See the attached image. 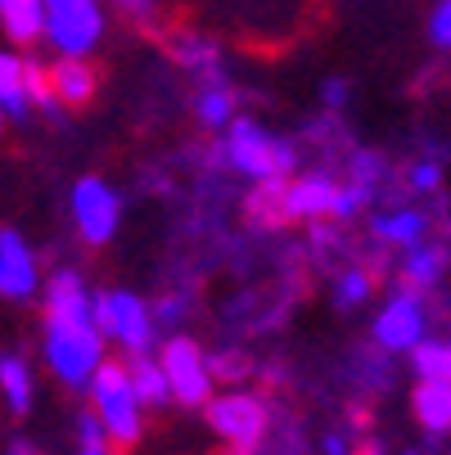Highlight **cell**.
I'll list each match as a JSON object with an SVG mask.
<instances>
[{
	"label": "cell",
	"mask_w": 451,
	"mask_h": 455,
	"mask_svg": "<svg viewBox=\"0 0 451 455\" xmlns=\"http://www.w3.org/2000/svg\"><path fill=\"white\" fill-rule=\"evenodd\" d=\"M167 50H172V59L181 63V68L199 73L204 82L217 77V45H213L208 36H199V32H181V36H172Z\"/></svg>",
	"instance_id": "cell-15"
},
{
	"label": "cell",
	"mask_w": 451,
	"mask_h": 455,
	"mask_svg": "<svg viewBox=\"0 0 451 455\" xmlns=\"http://www.w3.org/2000/svg\"><path fill=\"white\" fill-rule=\"evenodd\" d=\"M411 406L429 433H451V383H420Z\"/></svg>",
	"instance_id": "cell-14"
},
{
	"label": "cell",
	"mask_w": 451,
	"mask_h": 455,
	"mask_svg": "<svg viewBox=\"0 0 451 455\" xmlns=\"http://www.w3.org/2000/svg\"><path fill=\"white\" fill-rule=\"evenodd\" d=\"M226 158L235 172L253 176V180H285L294 172V149L276 136H267L257 122L239 117L230 122V140H226Z\"/></svg>",
	"instance_id": "cell-4"
},
{
	"label": "cell",
	"mask_w": 451,
	"mask_h": 455,
	"mask_svg": "<svg viewBox=\"0 0 451 455\" xmlns=\"http://www.w3.org/2000/svg\"><path fill=\"white\" fill-rule=\"evenodd\" d=\"M370 226H374V235L383 243H398V248H415L424 239V217L420 212H383Z\"/></svg>",
	"instance_id": "cell-21"
},
{
	"label": "cell",
	"mask_w": 451,
	"mask_h": 455,
	"mask_svg": "<svg viewBox=\"0 0 451 455\" xmlns=\"http://www.w3.org/2000/svg\"><path fill=\"white\" fill-rule=\"evenodd\" d=\"M91 397H95V419L117 446H132L141 437V397L126 379V365L100 361L91 374Z\"/></svg>",
	"instance_id": "cell-2"
},
{
	"label": "cell",
	"mask_w": 451,
	"mask_h": 455,
	"mask_svg": "<svg viewBox=\"0 0 451 455\" xmlns=\"http://www.w3.org/2000/svg\"><path fill=\"white\" fill-rule=\"evenodd\" d=\"M429 36L438 50H451V0H438L429 14Z\"/></svg>",
	"instance_id": "cell-26"
},
{
	"label": "cell",
	"mask_w": 451,
	"mask_h": 455,
	"mask_svg": "<svg viewBox=\"0 0 451 455\" xmlns=\"http://www.w3.org/2000/svg\"><path fill=\"white\" fill-rule=\"evenodd\" d=\"M14 455H23V451H14Z\"/></svg>",
	"instance_id": "cell-33"
},
{
	"label": "cell",
	"mask_w": 451,
	"mask_h": 455,
	"mask_svg": "<svg viewBox=\"0 0 451 455\" xmlns=\"http://www.w3.org/2000/svg\"><path fill=\"white\" fill-rule=\"evenodd\" d=\"M326 455H352V451H348V437L330 433V437H326Z\"/></svg>",
	"instance_id": "cell-31"
},
{
	"label": "cell",
	"mask_w": 451,
	"mask_h": 455,
	"mask_svg": "<svg viewBox=\"0 0 451 455\" xmlns=\"http://www.w3.org/2000/svg\"><path fill=\"white\" fill-rule=\"evenodd\" d=\"M113 5H117V10H126L132 19H145V14L154 10V0H113Z\"/></svg>",
	"instance_id": "cell-29"
},
{
	"label": "cell",
	"mask_w": 451,
	"mask_h": 455,
	"mask_svg": "<svg viewBox=\"0 0 451 455\" xmlns=\"http://www.w3.org/2000/svg\"><path fill=\"white\" fill-rule=\"evenodd\" d=\"M374 339L389 352H411L415 343H424V302H420V293L407 289L383 307L379 320H374Z\"/></svg>",
	"instance_id": "cell-9"
},
{
	"label": "cell",
	"mask_w": 451,
	"mask_h": 455,
	"mask_svg": "<svg viewBox=\"0 0 451 455\" xmlns=\"http://www.w3.org/2000/svg\"><path fill=\"white\" fill-rule=\"evenodd\" d=\"M415 374L424 383H451V343H415Z\"/></svg>",
	"instance_id": "cell-23"
},
{
	"label": "cell",
	"mask_w": 451,
	"mask_h": 455,
	"mask_svg": "<svg viewBox=\"0 0 451 455\" xmlns=\"http://www.w3.org/2000/svg\"><path fill=\"white\" fill-rule=\"evenodd\" d=\"M77 433H82V451H77V455H109V446H104V424H100L95 415H86V419L77 424Z\"/></svg>",
	"instance_id": "cell-27"
},
{
	"label": "cell",
	"mask_w": 451,
	"mask_h": 455,
	"mask_svg": "<svg viewBox=\"0 0 451 455\" xmlns=\"http://www.w3.org/2000/svg\"><path fill=\"white\" fill-rule=\"evenodd\" d=\"M370 289H374V275H370V271H361V267H352V271H343V275H339L334 298H339V307H357V302H366V298H370Z\"/></svg>",
	"instance_id": "cell-25"
},
{
	"label": "cell",
	"mask_w": 451,
	"mask_h": 455,
	"mask_svg": "<svg viewBox=\"0 0 451 455\" xmlns=\"http://www.w3.org/2000/svg\"><path fill=\"white\" fill-rule=\"evenodd\" d=\"M95 330L113 343H122L126 352H145L154 343V320H149V307L132 293H100L95 298Z\"/></svg>",
	"instance_id": "cell-6"
},
{
	"label": "cell",
	"mask_w": 451,
	"mask_h": 455,
	"mask_svg": "<svg viewBox=\"0 0 451 455\" xmlns=\"http://www.w3.org/2000/svg\"><path fill=\"white\" fill-rule=\"evenodd\" d=\"M50 73V86H54V100L63 104V108H86L91 100H95V86H100V77H95V68L86 59H68L63 54L54 68H45Z\"/></svg>",
	"instance_id": "cell-12"
},
{
	"label": "cell",
	"mask_w": 451,
	"mask_h": 455,
	"mask_svg": "<svg viewBox=\"0 0 451 455\" xmlns=\"http://www.w3.org/2000/svg\"><path fill=\"white\" fill-rule=\"evenodd\" d=\"M95 298L73 271H59L45 289V365L68 387H86L104 361V334L95 330Z\"/></svg>",
	"instance_id": "cell-1"
},
{
	"label": "cell",
	"mask_w": 451,
	"mask_h": 455,
	"mask_svg": "<svg viewBox=\"0 0 451 455\" xmlns=\"http://www.w3.org/2000/svg\"><path fill=\"white\" fill-rule=\"evenodd\" d=\"M5 117H10V113H5V108H0V126H5Z\"/></svg>",
	"instance_id": "cell-32"
},
{
	"label": "cell",
	"mask_w": 451,
	"mask_h": 455,
	"mask_svg": "<svg viewBox=\"0 0 451 455\" xmlns=\"http://www.w3.org/2000/svg\"><path fill=\"white\" fill-rule=\"evenodd\" d=\"M267 419H271L267 406L257 402V397H248V393L208 397V424H213V433H217L230 451H239V455H253L257 446H262Z\"/></svg>",
	"instance_id": "cell-5"
},
{
	"label": "cell",
	"mask_w": 451,
	"mask_h": 455,
	"mask_svg": "<svg viewBox=\"0 0 451 455\" xmlns=\"http://www.w3.org/2000/svg\"><path fill=\"white\" fill-rule=\"evenodd\" d=\"M0 108L10 117H23L28 104V86H23V59L19 54H0Z\"/></svg>",
	"instance_id": "cell-20"
},
{
	"label": "cell",
	"mask_w": 451,
	"mask_h": 455,
	"mask_svg": "<svg viewBox=\"0 0 451 455\" xmlns=\"http://www.w3.org/2000/svg\"><path fill=\"white\" fill-rule=\"evenodd\" d=\"M348 100V91H343V82H326V104L334 108V104H343Z\"/></svg>",
	"instance_id": "cell-30"
},
{
	"label": "cell",
	"mask_w": 451,
	"mask_h": 455,
	"mask_svg": "<svg viewBox=\"0 0 451 455\" xmlns=\"http://www.w3.org/2000/svg\"><path fill=\"white\" fill-rule=\"evenodd\" d=\"M23 86H28V104L41 108V113H59L63 104L54 100V86H50V73L41 68V63H28L23 59Z\"/></svg>",
	"instance_id": "cell-24"
},
{
	"label": "cell",
	"mask_w": 451,
	"mask_h": 455,
	"mask_svg": "<svg viewBox=\"0 0 451 455\" xmlns=\"http://www.w3.org/2000/svg\"><path fill=\"white\" fill-rule=\"evenodd\" d=\"M163 374H167V387L181 406H208L213 397V370H208V356L199 352L195 339H172L158 356Z\"/></svg>",
	"instance_id": "cell-7"
},
{
	"label": "cell",
	"mask_w": 451,
	"mask_h": 455,
	"mask_svg": "<svg viewBox=\"0 0 451 455\" xmlns=\"http://www.w3.org/2000/svg\"><path fill=\"white\" fill-rule=\"evenodd\" d=\"M0 28L14 45H36L45 41V10L41 0H0Z\"/></svg>",
	"instance_id": "cell-13"
},
{
	"label": "cell",
	"mask_w": 451,
	"mask_h": 455,
	"mask_svg": "<svg viewBox=\"0 0 451 455\" xmlns=\"http://www.w3.org/2000/svg\"><path fill=\"white\" fill-rule=\"evenodd\" d=\"M411 455H415V451H411Z\"/></svg>",
	"instance_id": "cell-34"
},
{
	"label": "cell",
	"mask_w": 451,
	"mask_h": 455,
	"mask_svg": "<svg viewBox=\"0 0 451 455\" xmlns=\"http://www.w3.org/2000/svg\"><path fill=\"white\" fill-rule=\"evenodd\" d=\"M126 379H132V387H136L141 406H163V402L172 397L163 365H158V361H149L145 352H132V361H126Z\"/></svg>",
	"instance_id": "cell-16"
},
{
	"label": "cell",
	"mask_w": 451,
	"mask_h": 455,
	"mask_svg": "<svg viewBox=\"0 0 451 455\" xmlns=\"http://www.w3.org/2000/svg\"><path fill=\"white\" fill-rule=\"evenodd\" d=\"M438 180H442L438 163H415V167H411V185H415V189H438Z\"/></svg>",
	"instance_id": "cell-28"
},
{
	"label": "cell",
	"mask_w": 451,
	"mask_h": 455,
	"mask_svg": "<svg viewBox=\"0 0 451 455\" xmlns=\"http://www.w3.org/2000/svg\"><path fill=\"white\" fill-rule=\"evenodd\" d=\"M45 10V41L68 54L82 59L100 45L104 36V0H41Z\"/></svg>",
	"instance_id": "cell-3"
},
{
	"label": "cell",
	"mask_w": 451,
	"mask_h": 455,
	"mask_svg": "<svg viewBox=\"0 0 451 455\" xmlns=\"http://www.w3.org/2000/svg\"><path fill=\"white\" fill-rule=\"evenodd\" d=\"M36 257L32 248L23 243V235L14 230H0V298L10 302H23L36 293Z\"/></svg>",
	"instance_id": "cell-10"
},
{
	"label": "cell",
	"mask_w": 451,
	"mask_h": 455,
	"mask_svg": "<svg viewBox=\"0 0 451 455\" xmlns=\"http://www.w3.org/2000/svg\"><path fill=\"white\" fill-rule=\"evenodd\" d=\"M248 217L257 226H280L285 221V180H257L253 199H248Z\"/></svg>",
	"instance_id": "cell-22"
},
{
	"label": "cell",
	"mask_w": 451,
	"mask_h": 455,
	"mask_svg": "<svg viewBox=\"0 0 451 455\" xmlns=\"http://www.w3.org/2000/svg\"><path fill=\"white\" fill-rule=\"evenodd\" d=\"M339 189L330 176H302L294 185H285V221H320L334 217L339 208Z\"/></svg>",
	"instance_id": "cell-11"
},
{
	"label": "cell",
	"mask_w": 451,
	"mask_h": 455,
	"mask_svg": "<svg viewBox=\"0 0 451 455\" xmlns=\"http://www.w3.org/2000/svg\"><path fill=\"white\" fill-rule=\"evenodd\" d=\"M117 212H122L117 208V194L100 176L77 180V189H73V221H77V230H82L86 243H104L117 230Z\"/></svg>",
	"instance_id": "cell-8"
},
{
	"label": "cell",
	"mask_w": 451,
	"mask_h": 455,
	"mask_svg": "<svg viewBox=\"0 0 451 455\" xmlns=\"http://www.w3.org/2000/svg\"><path fill=\"white\" fill-rule=\"evenodd\" d=\"M442 267H447V252L420 239L415 248H407V262H402V280H407V289H411V293H420V289H433V284H438Z\"/></svg>",
	"instance_id": "cell-17"
},
{
	"label": "cell",
	"mask_w": 451,
	"mask_h": 455,
	"mask_svg": "<svg viewBox=\"0 0 451 455\" xmlns=\"http://www.w3.org/2000/svg\"><path fill=\"white\" fill-rule=\"evenodd\" d=\"M195 113H199L204 126H230L235 122V95H230V86L221 77L204 82V91L195 100Z\"/></svg>",
	"instance_id": "cell-19"
},
{
	"label": "cell",
	"mask_w": 451,
	"mask_h": 455,
	"mask_svg": "<svg viewBox=\"0 0 451 455\" xmlns=\"http://www.w3.org/2000/svg\"><path fill=\"white\" fill-rule=\"evenodd\" d=\"M0 393L14 415H28L32 406V370L23 356H0Z\"/></svg>",
	"instance_id": "cell-18"
}]
</instances>
